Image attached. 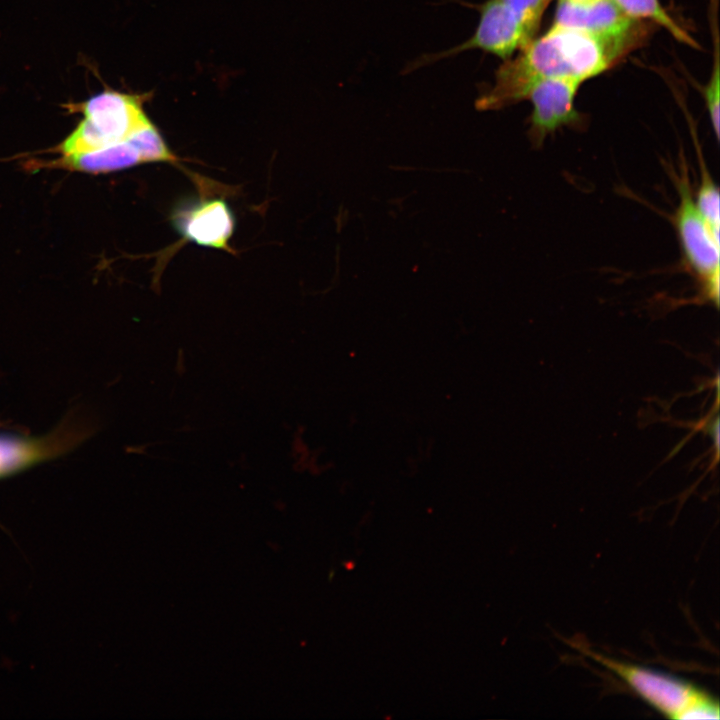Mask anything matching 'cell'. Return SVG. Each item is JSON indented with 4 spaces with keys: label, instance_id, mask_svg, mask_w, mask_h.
Returning <instances> with one entry per match:
<instances>
[{
    "label": "cell",
    "instance_id": "obj_14",
    "mask_svg": "<svg viewBox=\"0 0 720 720\" xmlns=\"http://www.w3.org/2000/svg\"><path fill=\"white\" fill-rule=\"evenodd\" d=\"M566 1L573 3V4L583 5V4H589V3L595 2L597 0H566Z\"/></svg>",
    "mask_w": 720,
    "mask_h": 720
},
{
    "label": "cell",
    "instance_id": "obj_4",
    "mask_svg": "<svg viewBox=\"0 0 720 720\" xmlns=\"http://www.w3.org/2000/svg\"><path fill=\"white\" fill-rule=\"evenodd\" d=\"M676 177L679 204L674 225L680 246L698 284L708 299L718 303L720 281V236L716 235L698 210L686 167Z\"/></svg>",
    "mask_w": 720,
    "mask_h": 720
},
{
    "label": "cell",
    "instance_id": "obj_13",
    "mask_svg": "<svg viewBox=\"0 0 720 720\" xmlns=\"http://www.w3.org/2000/svg\"><path fill=\"white\" fill-rule=\"evenodd\" d=\"M719 712L718 702L711 696L702 692L678 714L676 719H718L720 716Z\"/></svg>",
    "mask_w": 720,
    "mask_h": 720
},
{
    "label": "cell",
    "instance_id": "obj_7",
    "mask_svg": "<svg viewBox=\"0 0 720 720\" xmlns=\"http://www.w3.org/2000/svg\"><path fill=\"white\" fill-rule=\"evenodd\" d=\"M88 426L63 421L38 437L0 433V479L69 452L88 437Z\"/></svg>",
    "mask_w": 720,
    "mask_h": 720
},
{
    "label": "cell",
    "instance_id": "obj_1",
    "mask_svg": "<svg viewBox=\"0 0 720 720\" xmlns=\"http://www.w3.org/2000/svg\"><path fill=\"white\" fill-rule=\"evenodd\" d=\"M628 51L620 44L554 23L544 35L519 50L518 56L505 60L495 73L493 85L476 105L481 110H493L516 104L546 79L570 78L582 83L609 69Z\"/></svg>",
    "mask_w": 720,
    "mask_h": 720
},
{
    "label": "cell",
    "instance_id": "obj_8",
    "mask_svg": "<svg viewBox=\"0 0 720 720\" xmlns=\"http://www.w3.org/2000/svg\"><path fill=\"white\" fill-rule=\"evenodd\" d=\"M640 20L626 15L613 0L573 4L558 0L554 23L573 27L632 49L645 35Z\"/></svg>",
    "mask_w": 720,
    "mask_h": 720
},
{
    "label": "cell",
    "instance_id": "obj_2",
    "mask_svg": "<svg viewBox=\"0 0 720 720\" xmlns=\"http://www.w3.org/2000/svg\"><path fill=\"white\" fill-rule=\"evenodd\" d=\"M72 106L83 118L53 148L59 155L85 153L117 144L151 122L140 96L114 90H105Z\"/></svg>",
    "mask_w": 720,
    "mask_h": 720
},
{
    "label": "cell",
    "instance_id": "obj_11",
    "mask_svg": "<svg viewBox=\"0 0 720 720\" xmlns=\"http://www.w3.org/2000/svg\"><path fill=\"white\" fill-rule=\"evenodd\" d=\"M615 4L629 17L636 20H650L666 29L677 41L699 48L694 40L673 18L665 11L659 0H613Z\"/></svg>",
    "mask_w": 720,
    "mask_h": 720
},
{
    "label": "cell",
    "instance_id": "obj_10",
    "mask_svg": "<svg viewBox=\"0 0 720 720\" xmlns=\"http://www.w3.org/2000/svg\"><path fill=\"white\" fill-rule=\"evenodd\" d=\"M171 220L185 240L198 245L232 252L229 246L235 219L225 200L197 199L177 206Z\"/></svg>",
    "mask_w": 720,
    "mask_h": 720
},
{
    "label": "cell",
    "instance_id": "obj_9",
    "mask_svg": "<svg viewBox=\"0 0 720 720\" xmlns=\"http://www.w3.org/2000/svg\"><path fill=\"white\" fill-rule=\"evenodd\" d=\"M581 82L570 78L546 79L536 83L526 100L532 103L528 135L535 147L563 126L577 127L583 123L574 107Z\"/></svg>",
    "mask_w": 720,
    "mask_h": 720
},
{
    "label": "cell",
    "instance_id": "obj_3",
    "mask_svg": "<svg viewBox=\"0 0 720 720\" xmlns=\"http://www.w3.org/2000/svg\"><path fill=\"white\" fill-rule=\"evenodd\" d=\"M550 1L487 0L479 7L480 19L472 37L441 55L481 49L507 60L535 38Z\"/></svg>",
    "mask_w": 720,
    "mask_h": 720
},
{
    "label": "cell",
    "instance_id": "obj_6",
    "mask_svg": "<svg viewBox=\"0 0 720 720\" xmlns=\"http://www.w3.org/2000/svg\"><path fill=\"white\" fill-rule=\"evenodd\" d=\"M581 650L618 675L649 705L670 718L676 719L678 714L703 692L670 675L608 658L586 648Z\"/></svg>",
    "mask_w": 720,
    "mask_h": 720
},
{
    "label": "cell",
    "instance_id": "obj_12",
    "mask_svg": "<svg viewBox=\"0 0 720 720\" xmlns=\"http://www.w3.org/2000/svg\"><path fill=\"white\" fill-rule=\"evenodd\" d=\"M697 153L700 163L701 180L695 196V204L713 232L720 236L719 191L707 171L699 148Z\"/></svg>",
    "mask_w": 720,
    "mask_h": 720
},
{
    "label": "cell",
    "instance_id": "obj_5",
    "mask_svg": "<svg viewBox=\"0 0 720 720\" xmlns=\"http://www.w3.org/2000/svg\"><path fill=\"white\" fill-rule=\"evenodd\" d=\"M166 155V142L154 124L149 122L122 142L90 152L60 155L45 166L101 174L142 163L161 162Z\"/></svg>",
    "mask_w": 720,
    "mask_h": 720
}]
</instances>
